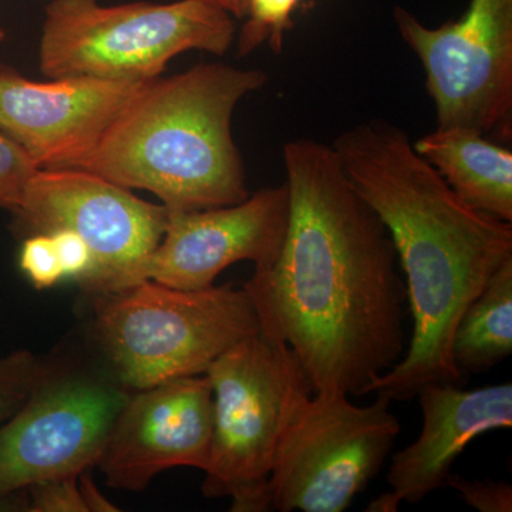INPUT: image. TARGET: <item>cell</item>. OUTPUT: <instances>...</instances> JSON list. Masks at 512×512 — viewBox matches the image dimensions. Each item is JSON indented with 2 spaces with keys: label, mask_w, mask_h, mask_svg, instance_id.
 I'll list each match as a JSON object with an SVG mask.
<instances>
[{
  "label": "cell",
  "mask_w": 512,
  "mask_h": 512,
  "mask_svg": "<svg viewBox=\"0 0 512 512\" xmlns=\"http://www.w3.org/2000/svg\"><path fill=\"white\" fill-rule=\"evenodd\" d=\"M291 214L271 265L245 284L259 323L298 357L315 393L365 396L407 349L396 248L338 153L313 138L284 147Z\"/></svg>",
  "instance_id": "cell-1"
},
{
  "label": "cell",
  "mask_w": 512,
  "mask_h": 512,
  "mask_svg": "<svg viewBox=\"0 0 512 512\" xmlns=\"http://www.w3.org/2000/svg\"><path fill=\"white\" fill-rule=\"evenodd\" d=\"M332 147L357 192L386 225L402 265L413 330L406 353L370 393L412 400L430 383L464 386L454 332L495 272L512 259V222L468 205L414 150L406 131L369 120Z\"/></svg>",
  "instance_id": "cell-2"
},
{
  "label": "cell",
  "mask_w": 512,
  "mask_h": 512,
  "mask_svg": "<svg viewBox=\"0 0 512 512\" xmlns=\"http://www.w3.org/2000/svg\"><path fill=\"white\" fill-rule=\"evenodd\" d=\"M266 82L264 70L224 63L148 80L76 170L127 190L153 192L168 210H208L247 200L232 117L239 101Z\"/></svg>",
  "instance_id": "cell-3"
},
{
  "label": "cell",
  "mask_w": 512,
  "mask_h": 512,
  "mask_svg": "<svg viewBox=\"0 0 512 512\" xmlns=\"http://www.w3.org/2000/svg\"><path fill=\"white\" fill-rule=\"evenodd\" d=\"M90 298L92 348L128 392L204 375L225 350L259 328L245 286L188 291L146 279Z\"/></svg>",
  "instance_id": "cell-4"
},
{
  "label": "cell",
  "mask_w": 512,
  "mask_h": 512,
  "mask_svg": "<svg viewBox=\"0 0 512 512\" xmlns=\"http://www.w3.org/2000/svg\"><path fill=\"white\" fill-rule=\"evenodd\" d=\"M214 420L202 494L229 498L232 512H266L269 478L286 424L315 393L298 357L266 326L235 343L204 373Z\"/></svg>",
  "instance_id": "cell-5"
},
{
  "label": "cell",
  "mask_w": 512,
  "mask_h": 512,
  "mask_svg": "<svg viewBox=\"0 0 512 512\" xmlns=\"http://www.w3.org/2000/svg\"><path fill=\"white\" fill-rule=\"evenodd\" d=\"M235 33L232 15L208 0L114 6L52 0L40 37V70L49 79L148 82L188 50L225 55Z\"/></svg>",
  "instance_id": "cell-6"
},
{
  "label": "cell",
  "mask_w": 512,
  "mask_h": 512,
  "mask_svg": "<svg viewBox=\"0 0 512 512\" xmlns=\"http://www.w3.org/2000/svg\"><path fill=\"white\" fill-rule=\"evenodd\" d=\"M126 387L97 353H59L18 410L0 424V495L97 466Z\"/></svg>",
  "instance_id": "cell-7"
},
{
  "label": "cell",
  "mask_w": 512,
  "mask_h": 512,
  "mask_svg": "<svg viewBox=\"0 0 512 512\" xmlns=\"http://www.w3.org/2000/svg\"><path fill=\"white\" fill-rule=\"evenodd\" d=\"M392 400L356 406L345 394L312 393L286 424L269 478L279 512H343L382 470L399 437Z\"/></svg>",
  "instance_id": "cell-8"
},
{
  "label": "cell",
  "mask_w": 512,
  "mask_h": 512,
  "mask_svg": "<svg viewBox=\"0 0 512 512\" xmlns=\"http://www.w3.org/2000/svg\"><path fill=\"white\" fill-rule=\"evenodd\" d=\"M12 214L20 238L56 229L76 232L96 262L87 296L121 291L143 281L148 256L160 244L168 208L76 168L37 170Z\"/></svg>",
  "instance_id": "cell-9"
},
{
  "label": "cell",
  "mask_w": 512,
  "mask_h": 512,
  "mask_svg": "<svg viewBox=\"0 0 512 512\" xmlns=\"http://www.w3.org/2000/svg\"><path fill=\"white\" fill-rule=\"evenodd\" d=\"M400 36L416 53L437 127L511 138L512 0H471L457 22L427 28L394 10Z\"/></svg>",
  "instance_id": "cell-10"
},
{
  "label": "cell",
  "mask_w": 512,
  "mask_h": 512,
  "mask_svg": "<svg viewBox=\"0 0 512 512\" xmlns=\"http://www.w3.org/2000/svg\"><path fill=\"white\" fill-rule=\"evenodd\" d=\"M291 202L286 183L262 188L247 200L198 211L168 210L160 244L141 279L188 291L214 286L229 266L271 265L284 244Z\"/></svg>",
  "instance_id": "cell-11"
},
{
  "label": "cell",
  "mask_w": 512,
  "mask_h": 512,
  "mask_svg": "<svg viewBox=\"0 0 512 512\" xmlns=\"http://www.w3.org/2000/svg\"><path fill=\"white\" fill-rule=\"evenodd\" d=\"M214 402L205 375L136 390L114 421L99 466L107 485L140 493L175 467L204 471L210 460Z\"/></svg>",
  "instance_id": "cell-12"
},
{
  "label": "cell",
  "mask_w": 512,
  "mask_h": 512,
  "mask_svg": "<svg viewBox=\"0 0 512 512\" xmlns=\"http://www.w3.org/2000/svg\"><path fill=\"white\" fill-rule=\"evenodd\" d=\"M143 83L96 77L33 82L0 62V130L39 170L76 168Z\"/></svg>",
  "instance_id": "cell-13"
},
{
  "label": "cell",
  "mask_w": 512,
  "mask_h": 512,
  "mask_svg": "<svg viewBox=\"0 0 512 512\" xmlns=\"http://www.w3.org/2000/svg\"><path fill=\"white\" fill-rule=\"evenodd\" d=\"M453 383H430L419 397L423 427L419 439L396 451L390 461V491L366 511L396 512L400 504H419L446 487L458 457L483 434L512 427V384L466 390Z\"/></svg>",
  "instance_id": "cell-14"
},
{
  "label": "cell",
  "mask_w": 512,
  "mask_h": 512,
  "mask_svg": "<svg viewBox=\"0 0 512 512\" xmlns=\"http://www.w3.org/2000/svg\"><path fill=\"white\" fill-rule=\"evenodd\" d=\"M414 150L476 210L512 222V153L466 128H441L419 138Z\"/></svg>",
  "instance_id": "cell-15"
},
{
  "label": "cell",
  "mask_w": 512,
  "mask_h": 512,
  "mask_svg": "<svg viewBox=\"0 0 512 512\" xmlns=\"http://www.w3.org/2000/svg\"><path fill=\"white\" fill-rule=\"evenodd\" d=\"M512 353V259L490 279L458 322L451 357L461 376L483 375Z\"/></svg>",
  "instance_id": "cell-16"
},
{
  "label": "cell",
  "mask_w": 512,
  "mask_h": 512,
  "mask_svg": "<svg viewBox=\"0 0 512 512\" xmlns=\"http://www.w3.org/2000/svg\"><path fill=\"white\" fill-rule=\"evenodd\" d=\"M298 3L299 0H248V20L239 35L238 55L247 56L266 42L275 53H281Z\"/></svg>",
  "instance_id": "cell-17"
},
{
  "label": "cell",
  "mask_w": 512,
  "mask_h": 512,
  "mask_svg": "<svg viewBox=\"0 0 512 512\" xmlns=\"http://www.w3.org/2000/svg\"><path fill=\"white\" fill-rule=\"evenodd\" d=\"M45 359L29 350L0 356V424L9 419L32 392L42 375Z\"/></svg>",
  "instance_id": "cell-18"
},
{
  "label": "cell",
  "mask_w": 512,
  "mask_h": 512,
  "mask_svg": "<svg viewBox=\"0 0 512 512\" xmlns=\"http://www.w3.org/2000/svg\"><path fill=\"white\" fill-rule=\"evenodd\" d=\"M37 170L29 154L0 130V210L13 212L19 207Z\"/></svg>",
  "instance_id": "cell-19"
},
{
  "label": "cell",
  "mask_w": 512,
  "mask_h": 512,
  "mask_svg": "<svg viewBox=\"0 0 512 512\" xmlns=\"http://www.w3.org/2000/svg\"><path fill=\"white\" fill-rule=\"evenodd\" d=\"M22 239L19 268L33 288L45 291L63 282V269L52 235L32 234Z\"/></svg>",
  "instance_id": "cell-20"
},
{
  "label": "cell",
  "mask_w": 512,
  "mask_h": 512,
  "mask_svg": "<svg viewBox=\"0 0 512 512\" xmlns=\"http://www.w3.org/2000/svg\"><path fill=\"white\" fill-rule=\"evenodd\" d=\"M30 512H89L79 476L52 478L26 487Z\"/></svg>",
  "instance_id": "cell-21"
},
{
  "label": "cell",
  "mask_w": 512,
  "mask_h": 512,
  "mask_svg": "<svg viewBox=\"0 0 512 512\" xmlns=\"http://www.w3.org/2000/svg\"><path fill=\"white\" fill-rule=\"evenodd\" d=\"M446 485L453 488L458 497L471 508L480 512H511L512 485L504 481L468 480L451 473Z\"/></svg>",
  "instance_id": "cell-22"
},
{
  "label": "cell",
  "mask_w": 512,
  "mask_h": 512,
  "mask_svg": "<svg viewBox=\"0 0 512 512\" xmlns=\"http://www.w3.org/2000/svg\"><path fill=\"white\" fill-rule=\"evenodd\" d=\"M52 235L62 265L64 281H74L84 288L94 275L96 262L90 248L76 232L69 229H56L46 232Z\"/></svg>",
  "instance_id": "cell-23"
},
{
  "label": "cell",
  "mask_w": 512,
  "mask_h": 512,
  "mask_svg": "<svg viewBox=\"0 0 512 512\" xmlns=\"http://www.w3.org/2000/svg\"><path fill=\"white\" fill-rule=\"evenodd\" d=\"M80 490H82L84 503L87 505V510L89 512H99V511H119V508L116 505L111 504L103 494L99 488L96 487V484L90 480V477L87 476L86 473H82L79 476Z\"/></svg>",
  "instance_id": "cell-24"
},
{
  "label": "cell",
  "mask_w": 512,
  "mask_h": 512,
  "mask_svg": "<svg viewBox=\"0 0 512 512\" xmlns=\"http://www.w3.org/2000/svg\"><path fill=\"white\" fill-rule=\"evenodd\" d=\"M208 2L227 10L229 15L235 18H244L247 15L248 0H208Z\"/></svg>",
  "instance_id": "cell-25"
},
{
  "label": "cell",
  "mask_w": 512,
  "mask_h": 512,
  "mask_svg": "<svg viewBox=\"0 0 512 512\" xmlns=\"http://www.w3.org/2000/svg\"><path fill=\"white\" fill-rule=\"evenodd\" d=\"M6 39V32H5V29L2 28V26H0V42H3V40Z\"/></svg>",
  "instance_id": "cell-26"
}]
</instances>
